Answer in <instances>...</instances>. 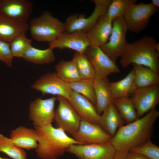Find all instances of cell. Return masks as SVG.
Listing matches in <instances>:
<instances>
[{
  "label": "cell",
  "instance_id": "obj_39",
  "mask_svg": "<svg viewBox=\"0 0 159 159\" xmlns=\"http://www.w3.org/2000/svg\"><path fill=\"white\" fill-rule=\"evenodd\" d=\"M0 159H9L8 158H6L2 157L0 156Z\"/></svg>",
  "mask_w": 159,
  "mask_h": 159
},
{
  "label": "cell",
  "instance_id": "obj_35",
  "mask_svg": "<svg viewBox=\"0 0 159 159\" xmlns=\"http://www.w3.org/2000/svg\"><path fill=\"white\" fill-rule=\"evenodd\" d=\"M129 151L116 150L112 159H128Z\"/></svg>",
  "mask_w": 159,
  "mask_h": 159
},
{
  "label": "cell",
  "instance_id": "obj_1",
  "mask_svg": "<svg viewBox=\"0 0 159 159\" xmlns=\"http://www.w3.org/2000/svg\"><path fill=\"white\" fill-rule=\"evenodd\" d=\"M159 116L156 109L151 110L144 116L117 130L110 143L116 150H128L140 145L150 140L155 124Z\"/></svg>",
  "mask_w": 159,
  "mask_h": 159
},
{
  "label": "cell",
  "instance_id": "obj_16",
  "mask_svg": "<svg viewBox=\"0 0 159 159\" xmlns=\"http://www.w3.org/2000/svg\"><path fill=\"white\" fill-rule=\"evenodd\" d=\"M49 45L53 49L55 48H67L73 50L75 52L84 53L91 44L85 33L76 31L64 32L56 40L49 43Z\"/></svg>",
  "mask_w": 159,
  "mask_h": 159
},
{
  "label": "cell",
  "instance_id": "obj_31",
  "mask_svg": "<svg viewBox=\"0 0 159 159\" xmlns=\"http://www.w3.org/2000/svg\"><path fill=\"white\" fill-rule=\"evenodd\" d=\"M137 2L136 0H112L107 8L105 15L112 21L117 18H123L128 6Z\"/></svg>",
  "mask_w": 159,
  "mask_h": 159
},
{
  "label": "cell",
  "instance_id": "obj_32",
  "mask_svg": "<svg viewBox=\"0 0 159 159\" xmlns=\"http://www.w3.org/2000/svg\"><path fill=\"white\" fill-rule=\"evenodd\" d=\"M32 40L25 35L18 36L10 43L11 50L14 57L22 58L28 49L31 46Z\"/></svg>",
  "mask_w": 159,
  "mask_h": 159
},
{
  "label": "cell",
  "instance_id": "obj_8",
  "mask_svg": "<svg viewBox=\"0 0 159 159\" xmlns=\"http://www.w3.org/2000/svg\"><path fill=\"white\" fill-rule=\"evenodd\" d=\"M116 151L110 142L73 144L66 150L79 159H112Z\"/></svg>",
  "mask_w": 159,
  "mask_h": 159
},
{
  "label": "cell",
  "instance_id": "obj_40",
  "mask_svg": "<svg viewBox=\"0 0 159 159\" xmlns=\"http://www.w3.org/2000/svg\"></svg>",
  "mask_w": 159,
  "mask_h": 159
},
{
  "label": "cell",
  "instance_id": "obj_30",
  "mask_svg": "<svg viewBox=\"0 0 159 159\" xmlns=\"http://www.w3.org/2000/svg\"><path fill=\"white\" fill-rule=\"evenodd\" d=\"M72 59L76 64L81 79H95L93 68L84 53L75 52Z\"/></svg>",
  "mask_w": 159,
  "mask_h": 159
},
{
  "label": "cell",
  "instance_id": "obj_5",
  "mask_svg": "<svg viewBox=\"0 0 159 159\" xmlns=\"http://www.w3.org/2000/svg\"><path fill=\"white\" fill-rule=\"evenodd\" d=\"M158 11V7L151 3H134L126 9L123 19L128 30L139 33L147 27L151 16Z\"/></svg>",
  "mask_w": 159,
  "mask_h": 159
},
{
  "label": "cell",
  "instance_id": "obj_34",
  "mask_svg": "<svg viewBox=\"0 0 159 159\" xmlns=\"http://www.w3.org/2000/svg\"><path fill=\"white\" fill-rule=\"evenodd\" d=\"M14 57L10 43L0 39V60L8 67H11L12 65Z\"/></svg>",
  "mask_w": 159,
  "mask_h": 159
},
{
  "label": "cell",
  "instance_id": "obj_27",
  "mask_svg": "<svg viewBox=\"0 0 159 159\" xmlns=\"http://www.w3.org/2000/svg\"><path fill=\"white\" fill-rule=\"evenodd\" d=\"M121 117L127 124L138 119L136 110L131 98L124 97L113 101Z\"/></svg>",
  "mask_w": 159,
  "mask_h": 159
},
{
  "label": "cell",
  "instance_id": "obj_9",
  "mask_svg": "<svg viewBox=\"0 0 159 159\" xmlns=\"http://www.w3.org/2000/svg\"><path fill=\"white\" fill-rule=\"evenodd\" d=\"M56 97L45 99L38 98L31 102L29 106V118L34 127L52 124L54 120Z\"/></svg>",
  "mask_w": 159,
  "mask_h": 159
},
{
  "label": "cell",
  "instance_id": "obj_23",
  "mask_svg": "<svg viewBox=\"0 0 159 159\" xmlns=\"http://www.w3.org/2000/svg\"><path fill=\"white\" fill-rule=\"evenodd\" d=\"M109 86L113 100L129 97L137 89L134 81L133 69L123 79L117 81L109 82Z\"/></svg>",
  "mask_w": 159,
  "mask_h": 159
},
{
  "label": "cell",
  "instance_id": "obj_11",
  "mask_svg": "<svg viewBox=\"0 0 159 159\" xmlns=\"http://www.w3.org/2000/svg\"><path fill=\"white\" fill-rule=\"evenodd\" d=\"M31 87L40 92L43 95L50 94L60 96L68 100L72 91L69 83L60 79L56 72L48 73L43 75Z\"/></svg>",
  "mask_w": 159,
  "mask_h": 159
},
{
  "label": "cell",
  "instance_id": "obj_20",
  "mask_svg": "<svg viewBox=\"0 0 159 159\" xmlns=\"http://www.w3.org/2000/svg\"><path fill=\"white\" fill-rule=\"evenodd\" d=\"M125 123L113 102L104 110L100 115L99 125L112 138L118 128Z\"/></svg>",
  "mask_w": 159,
  "mask_h": 159
},
{
  "label": "cell",
  "instance_id": "obj_15",
  "mask_svg": "<svg viewBox=\"0 0 159 159\" xmlns=\"http://www.w3.org/2000/svg\"><path fill=\"white\" fill-rule=\"evenodd\" d=\"M33 7L29 0H0V14L14 20L27 22Z\"/></svg>",
  "mask_w": 159,
  "mask_h": 159
},
{
  "label": "cell",
  "instance_id": "obj_10",
  "mask_svg": "<svg viewBox=\"0 0 159 159\" xmlns=\"http://www.w3.org/2000/svg\"><path fill=\"white\" fill-rule=\"evenodd\" d=\"M84 53L92 66L95 78H106L111 74L120 72L116 63L105 53L100 47L90 45Z\"/></svg>",
  "mask_w": 159,
  "mask_h": 159
},
{
  "label": "cell",
  "instance_id": "obj_22",
  "mask_svg": "<svg viewBox=\"0 0 159 159\" xmlns=\"http://www.w3.org/2000/svg\"><path fill=\"white\" fill-rule=\"evenodd\" d=\"M94 85L96 98L95 108L101 115L104 110L113 102L110 86L107 78L94 79Z\"/></svg>",
  "mask_w": 159,
  "mask_h": 159
},
{
  "label": "cell",
  "instance_id": "obj_37",
  "mask_svg": "<svg viewBox=\"0 0 159 159\" xmlns=\"http://www.w3.org/2000/svg\"><path fill=\"white\" fill-rule=\"evenodd\" d=\"M128 159H150L140 155L131 153L129 152Z\"/></svg>",
  "mask_w": 159,
  "mask_h": 159
},
{
  "label": "cell",
  "instance_id": "obj_26",
  "mask_svg": "<svg viewBox=\"0 0 159 159\" xmlns=\"http://www.w3.org/2000/svg\"><path fill=\"white\" fill-rule=\"evenodd\" d=\"M55 67L57 75L66 82H74L81 79L73 59L69 61L62 60L56 64Z\"/></svg>",
  "mask_w": 159,
  "mask_h": 159
},
{
  "label": "cell",
  "instance_id": "obj_36",
  "mask_svg": "<svg viewBox=\"0 0 159 159\" xmlns=\"http://www.w3.org/2000/svg\"><path fill=\"white\" fill-rule=\"evenodd\" d=\"M92 1L95 4H98L108 8L110 4L111 0H93Z\"/></svg>",
  "mask_w": 159,
  "mask_h": 159
},
{
  "label": "cell",
  "instance_id": "obj_14",
  "mask_svg": "<svg viewBox=\"0 0 159 159\" xmlns=\"http://www.w3.org/2000/svg\"><path fill=\"white\" fill-rule=\"evenodd\" d=\"M92 14L86 17L83 15L73 14L68 17L64 23L65 32L70 33L80 31L85 33L89 31L99 18L105 14L107 8L95 4Z\"/></svg>",
  "mask_w": 159,
  "mask_h": 159
},
{
  "label": "cell",
  "instance_id": "obj_7",
  "mask_svg": "<svg viewBox=\"0 0 159 159\" xmlns=\"http://www.w3.org/2000/svg\"><path fill=\"white\" fill-rule=\"evenodd\" d=\"M56 97L58 105L55 112L56 125L72 135L78 130L81 118L67 99L60 96Z\"/></svg>",
  "mask_w": 159,
  "mask_h": 159
},
{
  "label": "cell",
  "instance_id": "obj_19",
  "mask_svg": "<svg viewBox=\"0 0 159 159\" xmlns=\"http://www.w3.org/2000/svg\"><path fill=\"white\" fill-rule=\"evenodd\" d=\"M28 29L27 22L14 20L0 14V39L10 43L16 37L25 35Z\"/></svg>",
  "mask_w": 159,
  "mask_h": 159
},
{
  "label": "cell",
  "instance_id": "obj_13",
  "mask_svg": "<svg viewBox=\"0 0 159 159\" xmlns=\"http://www.w3.org/2000/svg\"><path fill=\"white\" fill-rule=\"evenodd\" d=\"M72 135L82 144L110 143L112 138L99 125L91 123L82 118L78 130Z\"/></svg>",
  "mask_w": 159,
  "mask_h": 159
},
{
  "label": "cell",
  "instance_id": "obj_3",
  "mask_svg": "<svg viewBox=\"0 0 159 159\" xmlns=\"http://www.w3.org/2000/svg\"><path fill=\"white\" fill-rule=\"evenodd\" d=\"M157 43L154 37L147 35L132 43L127 42L121 57L122 66L126 68L135 64L149 68L159 74V53L156 49Z\"/></svg>",
  "mask_w": 159,
  "mask_h": 159
},
{
  "label": "cell",
  "instance_id": "obj_33",
  "mask_svg": "<svg viewBox=\"0 0 159 159\" xmlns=\"http://www.w3.org/2000/svg\"><path fill=\"white\" fill-rule=\"evenodd\" d=\"M129 152L150 159H159V147L153 143L151 139L140 145L130 148Z\"/></svg>",
  "mask_w": 159,
  "mask_h": 159
},
{
  "label": "cell",
  "instance_id": "obj_21",
  "mask_svg": "<svg viewBox=\"0 0 159 159\" xmlns=\"http://www.w3.org/2000/svg\"><path fill=\"white\" fill-rule=\"evenodd\" d=\"M10 138L16 145L23 149H35L37 147V134L34 128L19 126L11 131Z\"/></svg>",
  "mask_w": 159,
  "mask_h": 159
},
{
  "label": "cell",
  "instance_id": "obj_25",
  "mask_svg": "<svg viewBox=\"0 0 159 159\" xmlns=\"http://www.w3.org/2000/svg\"><path fill=\"white\" fill-rule=\"evenodd\" d=\"M25 60L36 64H49L54 61L53 49L50 47L41 49L32 46L26 51L22 57Z\"/></svg>",
  "mask_w": 159,
  "mask_h": 159
},
{
  "label": "cell",
  "instance_id": "obj_29",
  "mask_svg": "<svg viewBox=\"0 0 159 159\" xmlns=\"http://www.w3.org/2000/svg\"><path fill=\"white\" fill-rule=\"evenodd\" d=\"M0 152L12 159H27L26 152L16 145L9 138L0 133Z\"/></svg>",
  "mask_w": 159,
  "mask_h": 159
},
{
  "label": "cell",
  "instance_id": "obj_24",
  "mask_svg": "<svg viewBox=\"0 0 159 159\" xmlns=\"http://www.w3.org/2000/svg\"><path fill=\"white\" fill-rule=\"evenodd\" d=\"M137 88L159 84V74L147 67L132 64Z\"/></svg>",
  "mask_w": 159,
  "mask_h": 159
},
{
  "label": "cell",
  "instance_id": "obj_2",
  "mask_svg": "<svg viewBox=\"0 0 159 159\" xmlns=\"http://www.w3.org/2000/svg\"><path fill=\"white\" fill-rule=\"evenodd\" d=\"M37 134L38 145L35 149L41 159H57L63 155L73 144H82L69 137L63 130L55 127L52 124L34 127Z\"/></svg>",
  "mask_w": 159,
  "mask_h": 159
},
{
  "label": "cell",
  "instance_id": "obj_38",
  "mask_svg": "<svg viewBox=\"0 0 159 159\" xmlns=\"http://www.w3.org/2000/svg\"><path fill=\"white\" fill-rule=\"evenodd\" d=\"M151 3L154 6L158 7L159 6V0H152Z\"/></svg>",
  "mask_w": 159,
  "mask_h": 159
},
{
  "label": "cell",
  "instance_id": "obj_28",
  "mask_svg": "<svg viewBox=\"0 0 159 159\" xmlns=\"http://www.w3.org/2000/svg\"><path fill=\"white\" fill-rule=\"evenodd\" d=\"M94 82L93 79H81L77 82L69 83L72 90L87 98L95 107L96 98Z\"/></svg>",
  "mask_w": 159,
  "mask_h": 159
},
{
  "label": "cell",
  "instance_id": "obj_18",
  "mask_svg": "<svg viewBox=\"0 0 159 159\" xmlns=\"http://www.w3.org/2000/svg\"><path fill=\"white\" fill-rule=\"evenodd\" d=\"M105 14L101 16L86 33L91 45L100 47L109 39L112 30V21Z\"/></svg>",
  "mask_w": 159,
  "mask_h": 159
},
{
  "label": "cell",
  "instance_id": "obj_6",
  "mask_svg": "<svg viewBox=\"0 0 159 159\" xmlns=\"http://www.w3.org/2000/svg\"><path fill=\"white\" fill-rule=\"evenodd\" d=\"M127 30L123 18L113 19L109 39L107 43L100 47L102 51L115 63L124 52L127 42L126 40Z\"/></svg>",
  "mask_w": 159,
  "mask_h": 159
},
{
  "label": "cell",
  "instance_id": "obj_17",
  "mask_svg": "<svg viewBox=\"0 0 159 159\" xmlns=\"http://www.w3.org/2000/svg\"><path fill=\"white\" fill-rule=\"evenodd\" d=\"M68 100L81 118L91 123L99 125L100 115L88 99L72 90Z\"/></svg>",
  "mask_w": 159,
  "mask_h": 159
},
{
  "label": "cell",
  "instance_id": "obj_12",
  "mask_svg": "<svg viewBox=\"0 0 159 159\" xmlns=\"http://www.w3.org/2000/svg\"><path fill=\"white\" fill-rule=\"evenodd\" d=\"M131 99L138 118L155 109L159 103V84L137 88Z\"/></svg>",
  "mask_w": 159,
  "mask_h": 159
},
{
  "label": "cell",
  "instance_id": "obj_4",
  "mask_svg": "<svg viewBox=\"0 0 159 159\" xmlns=\"http://www.w3.org/2000/svg\"><path fill=\"white\" fill-rule=\"evenodd\" d=\"M29 29L34 40L49 43L56 40L65 32L64 23L48 11L32 19L29 24Z\"/></svg>",
  "mask_w": 159,
  "mask_h": 159
}]
</instances>
